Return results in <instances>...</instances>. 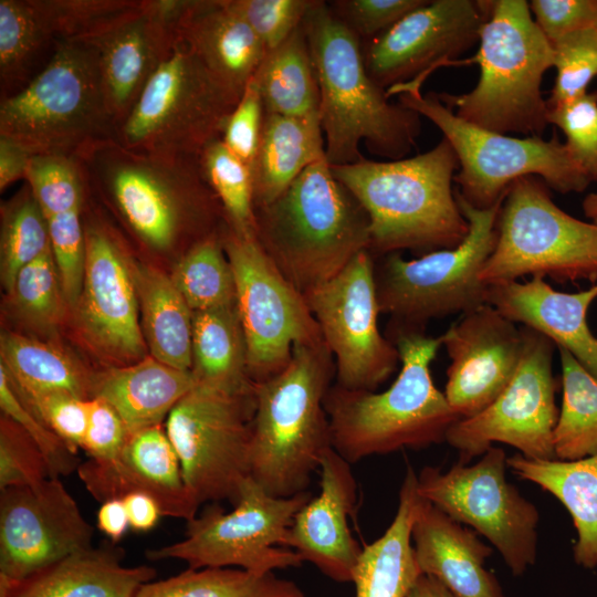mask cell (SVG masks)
Here are the masks:
<instances>
[{
    "label": "cell",
    "instance_id": "cell-22",
    "mask_svg": "<svg viewBox=\"0 0 597 597\" xmlns=\"http://www.w3.org/2000/svg\"><path fill=\"white\" fill-rule=\"evenodd\" d=\"M450 358L444 396L460 419L488 408L513 378L522 354L521 326L485 303L440 335Z\"/></svg>",
    "mask_w": 597,
    "mask_h": 597
},
{
    "label": "cell",
    "instance_id": "cell-12",
    "mask_svg": "<svg viewBox=\"0 0 597 597\" xmlns=\"http://www.w3.org/2000/svg\"><path fill=\"white\" fill-rule=\"evenodd\" d=\"M239 101L177 36L114 138L137 151L199 156Z\"/></svg>",
    "mask_w": 597,
    "mask_h": 597
},
{
    "label": "cell",
    "instance_id": "cell-13",
    "mask_svg": "<svg viewBox=\"0 0 597 597\" xmlns=\"http://www.w3.org/2000/svg\"><path fill=\"white\" fill-rule=\"evenodd\" d=\"M312 498L308 491L273 496L250 476L232 511L209 505L187 522L184 540L148 549L147 558L181 559L193 569L238 566L258 574L298 567L304 561L286 544L295 515Z\"/></svg>",
    "mask_w": 597,
    "mask_h": 597
},
{
    "label": "cell",
    "instance_id": "cell-18",
    "mask_svg": "<svg viewBox=\"0 0 597 597\" xmlns=\"http://www.w3.org/2000/svg\"><path fill=\"white\" fill-rule=\"evenodd\" d=\"M333 355L338 386L376 389L400 365L395 344L378 327L375 262L359 252L338 274L304 294Z\"/></svg>",
    "mask_w": 597,
    "mask_h": 597
},
{
    "label": "cell",
    "instance_id": "cell-15",
    "mask_svg": "<svg viewBox=\"0 0 597 597\" xmlns=\"http://www.w3.org/2000/svg\"><path fill=\"white\" fill-rule=\"evenodd\" d=\"M254 408V390L234 394L197 384L166 418L185 482L200 504L238 501L250 478Z\"/></svg>",
    "mask_w": 597,
    "mask_h": 597
},
{
    "label": "cell",
    "instance_id": "cell-53",
    "mask_svg": "<svg viewBox=\"0 0 597 597\" xmlns=\"http://www.w3.org/2000/svg\"><path fill=\"white\" fill-rule=\"evenodd\" d=\"M21 399L74 453H77L86 432L88 399L66 392H46Z\"/></svg>",
    "mask_w": 597,
    "mask_h": 597
},
{
    "label": "cell",
    "instance_id": "cell-58",
    "mask_svg": "<svg viewBox=\"0 0 597 597\" xmlns=\"http://www.w3.org/2000/svg\"><path fill=\"white\" fill-rule=\"evenodd\" d=\"M129 527L136 532L154 528L163 515L158 503L148 494L133 492L123 498Z\"/></svg>",
    "mask_w": 597,
    "mask_h": 597
},
{
    "label": "cell",
    "instance_id": "cell-5",
    "mask_svg": "<svg viewBox=\"0 0 597 597\" xmlns=\"http://www.w3.org/2000/svg\"><path fill=\"white\" fill-rule=\"evenodd\" d=\"M335 363L325 342L296 345L284 369L254 383L250 476L269 494L289 498L307 491L332 448L324 407Z\"/></svg>",
    "mask_w": 597,
    "mask_h": 597
},
{
    "label": "cell",
    "instance_id": "cell-52",
    "mask_svg": "<svg viewBox=\"0 0 597 597\" xmlns=\"http://www.w3.org/2000/svg\"><path fill=\"white\" fill-rule=\"evenodd\" d=\"M426 0H335L332 12L362 41L380 35Z\"/></svg>",
    "mask_w": 597,
    "mask_h": 597
},
{
    "label": "cell",
    "instance_id": "cell-21",
    "mask_svg": "<svg viewBox=\"0 0 597 597\" xmlns=\"http://www.w3.org/2000/svg\"><path fill=\"white\" fill-rule=\"evenodd\" d=\"M94 530L60 478L0 494V577L22 579L92 547Z\"/></svg>",
    "mask_w": 597,
    "mask_h": 597
},
{
    "label": "cell",
    "instance_id": "cell-38",
    "mask_svg": "<svg viewBox=\"0 0 597 597\" xmlns=\"http://www.w3.org/2000/svg\"><path fill=\"white\" fill-rule=\"evenodd\" d=\"M252 78L265 113L297 117L320 113V88L303 25L266 52Z\"/></svg>",
    "mask_w": 597,
    "mask_h": 597
},
{
    "label": "cell",
    "instance_id": "cell-7",
    "mask_svg": "<svg viewBox=\"0 0 597 597\" xmlns=\"http://www.w3.org/2000/svg\"><path fill=\"white\" fill-rule=\"evenodd\" d=\"M471 60L480 77L469 93L438 94L460 118L499 134L542 137L548 124V105L541 83L554 66V51L525 0H495Z\"/></svg>",
    "mask_w": 597,
    "mask_h": 597
},
{
    "label": "cell",
    "instance_id": "cell-25",
    "mask_svg": "<svg viewBox=\"0 0 597 597\" xmlns=\"http://www.w3.org/2000/svg\"><path fill=\"white\" fill-rule=\"evenodd\" d=\"M320 494L295 515L286 547L338 583H353L363 548L352 535L348 517L357 503V483L346 461L332 447L320 461Z\"/></svg>",
    "mask_w": 597,
    "mask_h": 597
},
{
    "label": "cell",
    "instance_id": "cell-16",
    "mask_svg": "<svg viewBox=\"0 0 597 597\" xmlns=\"http://www.w3.org/2000/svg\"><path fill=\"white\" fill-rule=\"evenodd\" d=\"M222 244L235 282V305L243 329L253 383L279 374L296 345L324 342L304 295L281 273L255 235L228 226Z\"/></svg>",
    "mask_w": 597,
    "mask_h": 597
},
{
    "label": "cell",
    "instance_id": "cell-56",
    "mask_svg": "<svg viewBox=\"0 0 597 597\" xmlns=\"http://www.w3.org/2000/svg\"><path fill=\"white\" fill-rule=\"evenodd\" d=\"M128 430L118 413L103 399H88V418L82 449L90 459L107 461L121 451Z\"/></svg>",
    "mask_w": 597,
    "mask_h": 597
},
{
    "label": "cell",
    "instance_id": "cell-44",
    "mask_svg": "<svg viewBox=\"0 0 597 597\" xmlns=\"http://www.w3.org/2000/svg\"><path fill=\"white\" fill-rule=\"evenodd\" d=\"M25 182L45 219L85 208L90 191L77 158L34 155Z\"/></svg>",
    "mask_w": 597,
    "mask_h": 597
},
{
    "label": "cell",
    "instance_id": "cell-23",
    "mask_svg": "<svg viewBox=\"0 0 597 597\" xmlns=\"http://www.w3.org/2000/svg\"><path fill=\"white\" fill-rule=\"evenodd\" d=\"M187 1L142 0L135 9L83 41L97 50L105 97L116 129L172 50Z\"/></svg>",
    "mask_w": 597,
    "mask_h": 597
},
{
    "label": "cell",
    "instance_id": "cell-4",
    "mask_svg": "<svg viewBox=\"0 0 597 597\" xmlns=\"http://www.w3.org/2000/svg\"><path fill=\"white\" fill-rule=\"evenodd\" d=\"M386 336L400 356L399 374L389 388L376 392L334 384L325 397L332 447L349 463L441 443L460 419L430 373L441 337L422 331H389Z\"/></svg>",
    "mask_w": 597,
    "mask_h": 597
},
{
    "label": "cell",
    "instance_id": "cell-10",
    "mask_svg": "<svg viewBox=\"0 0 597 597\" xmlns=\"http://www.w3.org/2000/svg\"><path fill=\"white\" fill-rule=\"evenodd\" d=\"M469 232L455 248L405 260L399 252L375 265L380 313L388 314V331H422L429 321L464 314L486 303L481 271L496 242V221L504 198L489 209L470 206L455 191Z\"/></svg>",
    "mask_w": 597,
    "mask_h": 597
},
{
    "label": "cell",
    "instance_id": "cell-43",
    "mask_svg": "<svg viewBox=\"0 0 597 597\" xmlns=\"http://www.w3.org/2000/svg\"><path fill=\"white\" fill-rule=\"evenodd\" d=\"M203 176L218 198L227 226L237 234L255 235V209L250 167L218 138L199 155Z\"/></svg>",
    "mask_w": 597,
    "mask_h": 597
},
{
    "label": "cell",
    "instance_id": "cell-26",
    "mask_svg": "<svg viewBox=\"0 0 597 597\" xmlns=\"http://www.w3.org/2000/svg\"><path fill=\"white\" fill-rule=\"evenodd\" d=\"M597 298V283L588 290L564 293L542 276L488 285L486 303L516 324L530 327L569 352L597 378V337L587 311Z\"/></svg>",
    "mask_w": 597,
    "mask_h": 597
},
{
    "label": "cell",
    "instance_id": "cell-51",
    "mask_svg": "<svg viewBox=\"0 0 597 597\" xmlns=\"http://www.w3.org/2000/svg\"><path fill=\"white\" fill-rule=\"evenodd\" d=\"M50 478L44 455L33 439L2 415L0 425V489L33 485Z\"/></svg>",
    "mask_w": 597,
    "mask_h": 597
},
{
    "label": "cell",
    "instance_id": "cell-30",
    "mask_svg": "<svg viewBox=\"0 0 597 597\" xmlns=\"http://www.w3.org/2000/svg\"><path fill=\"white\" fill-rule=\"evenodd\" d=\"M197 384L191 370L177 369L149 355L92 375L91 398L106 401L132 432L163 425Z\"/></svg>",
    "mask_w": 597,
    "mask_h": 597
},
{
    "label": "cell",
    "instance_id": "cell-8",
    "mask_svg": "<svg viewBox=\"0 0 597 597\" xmlns=\"http://www.w3.org/2000/svg\"><path fill=\"white\" fill-rule=\"evenodd\" d=\"M115 132L97 50L83 41L59 42L34 80L0 103V136L33 156L75 158L90 145L114 138Z\"/></svg>",
    "mask_w": 597,
    "mask_h": 597
},
{
    "label": "cell",
    "instance_id": "cell-1",
    "mask_svg": "<svg viewBox=\"0 0 597 597\" xmlns=\"http://www.w3.org/2000/svg\"><path fill=\"white\" fill-rule=\"evenodd\" d=\"M75 158L88 189L103 196L134 238L154 252L167 253L186 240L195 245L226 227L216 226L224 213L199 156L137 151L107 138Z\"/></svg>",
    "mask_w": 597,
    "mask_h": 597
},
{
    "label": "cell",
    "instance_id": "cell-2",
    "mask_svg": "<svg viewBox=\"0 0 597 597\" xmlns=\"http://www.w3.org/2000/svg\"><path fill=\"white\" fill-rule=\"evenodd\" d=\"M320 88V119L325 157L331 166L360 161L359 144L374 155L405 158L420 134V115L388 102L386 91L369 76L362 41L314 0L302 23Z\"/></svg>",
    "mask_w": 597,
    "mask_h": 597
},
{
    "label": "cell",
    "instance_id": "cell-59",
    "mask_svg": "<svg viewBox=\"0 0 597 597\" xmlns=\"http://www.w3.org/2000/svg\"><path fill=\"white\" fill-rule=\"evenodd\" d=\"M97 527L112 542H118L124 536L129 527V521L123 499L102 502L97 512Z\"/></svg>",
    "mask_w": 597,
    "mask_h": 597
},
{
    "label": "cell",
    "instance_id": "cell-50",
    "mask_svg": "<svg viewBox=\"0 0 597 597\" xmlns=\"http://www.w3.org/2000/svg\"><path fill=\"white\" fill-rule=\"evenodd\" d=\"M228 3L249 24L268 52L302 25L314 0H228Z\"/></svg>",
    "mask_w": 597,
    "mask_h": 597
},
{
    "label": "cell",
    "instance_id": "cell-29",
    "mask_svg": "<svg viewBox=\"0 0 597 597\" xmlns=\"http://www.w3.org/2000/svg\"><path fill=\"white\" fill-rule=\"evenodd\" d=\"M123 559L118 547L92 546L22 579L0 577V597H135L156 569L125 566Z\"/></svg>",
    "mask_w": 597,
    "mask_h": 597
},
{
    "label": "cell",
    "instance_id": "cell-9",
    "mask_svg": "<svg viewBox=\"0 0 597 597\" xmlns=\"http://www.w3.org/2000/svg\"><path fill=\"white\" fill-rule=\"evenodd\" d=\"M399 93V104L431 121L453 148L459 172L458 193L476 209L501 201L510 186L524 176H536L561 193L582 192L591 182L565 143L555 135L511 137L473 125L444 105L437 93H420V84L404 83L386 91Z\"/></svg>",
    "mask_w": 597,
    "mask_h": 597
},
{
    "label": "cell",
    "instance_id": "cell-31",
    "mask_svg": "<svg viewBox=\"0 0 597 597\" xmlns=\"http://www.w3.org/2000/svg\"><path fill=\"white\" fill-rule=\"evenodd\" d=\"M326 158L320 113L264 114L251 166L254 209L275 200L311 165Z\"/></svg>",
    "mask_w": 597,
    "mask_h": 597
},
{
    "label": "cell",
    "instance_id": "cell-60",
    "mask_svg": "<svg viewBox=\"0 0 597 597\" xmlns=\"http://www.w3.org/2000/svg\"><path fill=\"white\" fill-rule=\"evenodd\" d=\"M408 597H453L450 591L436 578L420 575Z\"/></svg>",
    "mask_w": 597,
    "mask_h": 597
},
{
    "label": "cell",
    "instance_id": "cell-14",
    "mask_svg": "<svg viewBox=\"0 0 597 597\" xmlns=\"http://www.w3.org/2000/svg\"><path fill=\"white\" fill-rule=\"evenodd\" d=\"M474 464L448 471L425 467L417 475L419 495L454 521L484 536L514 576L536 562L540 513L506 480L507 457L491 447Z\"/></svg>",
    "mask_w": 597,
    "mask_h": 597
},
{
    "label": "cell",
    "instance_id": "cell-39",
    "mask_svg": "<svg viewBox=\"0 0 597 597\" xmlns=\"http://www.w3.org/2000/svg\"><path fill=\"white\" fill-rule=\"evenodd\" d=\"M562 365V406L554 430L558 460L597 454V378L566 349L557 347Z\"/></svg>",
    "mask_w": 597,
    "mask_h": 597
},
{
    "label": "cell",
    "instance_id": "cell-42",
    "mask_svg": "<svg viewBox=\"0 0 597 597\" xmlns=\"http://www.w3.org/2000/svg\"><path fill=\"white\" fill-rule=\"evenodd\" d=\"M49 250L51 240L46 219L25 182L14 197L2 206L0 273L6 292H12L21 269Z\"/></svg>",
    "mask_w": 597,
    "mask_h": 597
},
{
    "label": "cell",
    "instance_id": "cell-24",
    "mask_svg": "<svg viewBox=\"0 0 597 597\" xmlns=\"http://www.w3.org/2000/svg\"><path fill=\"white\" fill-rule=\"evenodd\" d=\"M76 471L101 503L140 492L158 503L163 515L187 522L197 515L200 505L185 482L179 458L163 425L128 432L115 458L88 459Z\"/></svg>",
    "mask_w": 597,
    "mask_h": 597
},
{
    "label": "cell",
    "instance_id": "cell-62",
    "mask_svg": "<svg viewBox=\"0 0 597 597\" xmlns=\"http://www.w3.org/2000/svg\"><path fill=\"white\" fill-rule=\"evenodd\" d=\"M297 597H305V596H304V594L302 593V594H301L300 596H297Z\"/></svg>",
    "mask_w": 597,
    "mask_h": 597
},
{
    "label": "cell",
    "instance_id": "cell-47",
    "mask_svg": "<svg viewBox=\"0 0 597 597\" xmlns=\"http://www.w3.org/2000/svg\"><path fill=\"white\" fill-rule=\"evenodd\" d=\"M548 124L566 136V145L590 181H597V92L548 106Z\"/></svg>",
    "mask_w": 597,
    "mask_h": 597
},
{
    "label": "cell",
    "instance_id": "cell-32",
    "mask_svg": "<svg viewBox=\"0 0 597 597\" xmlns=\"http://www.w3.org/2000/svg\"><path fill=\"white\" fill-rule=\"evenodd\" d=\"M419 499L417 474L408 467L391 524L379 538L363 547L353 578L356 597H408L422 575L411 541Z\"/></svg>",
    "mask_w": 597,
    "mask_h": 597
},
{
    "label": "cell",
    "instance_id": "cell-6",
    "mask_svg": "<svg viewBox=\"0 0 597 597\" xmlns=\"http://www.w3.org/2000/svg\"><path fill=\"white\" fill-rule=\"evenodd\" d=\"M255 237L303 295L370 245L367 213L323 158L272 202L255 208Z\"/></svg>",
    "mask_w": 597,
    "mask_h": 597
},
{
    "label": "cell",
    "instance_id": "cell-27",
    "mask_svg": "<svg viewBox=\"0 0 597 597\" xmlns=\"http://www.w3.org/2000/svg\"><path fill=\"white\" fill-rule=\"evenodd\" d=\"M411 541L421 574L436 578L453 597H506L484 565L492 548L421 496Z\"/></svg>",
    "mask_w": 597,
    "mask_h": 597
},
{
    "label": "cell",
    "instance_id": "cell-49",
    "mask_svg": "<svg viewBox=\"0 0 597 597\" xmlns=\"http://www.w3.org/2000/svg\"><path fill=\"white\" fill-rule=\"evenodd\" d=\"M0 408L4 416L17 422L36 443L45 458L50 478L67 475L77 469L80 463L76 453L25 405L1 366Z\"/></svg>",
    "mask_w": 597,
    "mask_h": 597
},
{
    "label": "cell",
    "instance_id": "cell-19",
    "mask_svg": "<svg viewBox=\"0 0 597 597\" xmlns=\"http://www.w3.org/2000/svg\"><path fill=\"white\" fill-rule=\"evenodd\" d=\"M84 214V212H83ZM85 271L74 315L84 341L117 366L145 358L134 262L118 233L100 216L83 217Z\"/></svg>",
    "mask_w": 597,
    "mask_h": 597
},
{
    "label": "cell",
    "instance_id": "cell-55",
    "mask_svg": "<svg viewBox=\"0 0 597 597\" xmlns=\"http://www.w3.org/2000/svg\"><path fill=\"white\" fill-rule=\"evenodd\" d=\"M530 9L551 43L569 33L597 27V0H532Z\"/></svg>",
    "mask_w": 597,
    "mask_h": 597
},
{
    "label": "cell",
    "instance_id": "cell-34",
    "mask_svg": "<svg viewBox=\"0 0 597 597\" xmlns=\"http://www.w3.org/2000/svg\"><path fill=\"white\" fill-rule=\"evenodd\" d=\"M143 336L157 360L181 370L192 368L193 312L170 275L134 262Z\"/></svg>",
    "mask_w": 597,
    "mask_h": 597
},
{
    "label": "cell",
    "instance_id": "cell-17",
    "mask_svg": "<svg viewBox=\"0 0 597 597\" xmlns=\"http://www.w3.org/2000/svg\"><path fill=\"white\" fill-rule=\"evenodd\" d=\"M523 348L517 369L501 395L480 413L457 420L446 441L462 462L484 454L494 442L514 447L530 459H555L554 430L559 410L552 364L555 344L521 326Z\"/></svg>",
    "mask_w": 597,
    "mask_h": 597
},
{
    "label": "cell",
    "instance_id": "cell-35",
    "mask_svg": "<svg viewBox=\"0 0 597 597\" xmlns=\"http://www.w3.org/2000/svg\"><path fill=\"white\" fill-rule=\"evenodd\" d=\"M191 371L201 385L234 394L253 391L237 305L193 312Z\"/></svg>",
    "mask_w": 597,
    "mask_h": 597
},
{
    "label": "cell",
    "instance_id": "cell-41",
    "mask_svg": "<svg viewBox=\"0 0 597 597\" xmlns=\"http://www.w3.org/2000/svg\"><path fill=\"white\" fill-rule=\"evenodd\" d=\"M222 231L191 247L178 259L170 275L192 312L235 306V282Z\"/></svg>",
    "mask_w": 597,
    "mask_h": 597
},
{
    "label": "cell",
    "instance_id": "cell-20",
    "mask_svg": "<svg viewBox=\"0 0 597 597\" xmlns=\"http://www.w3.org/2000/svg\"><path fill=\"white\" fill-rule=\"evenodd\" d=\"M492 1L433 0L375 39L362 42L369 76L385 91L421 82L436 66L454 64L479 41Z\"/></svg>",
    "mask_w": 597,
    "mask_h": 597
},
{
    "label": "cell",
    "instance_id": "cell-11",
    "mask_svg": "<svg viewBox=\"0 0 597 597\" xmlns=\"http://www.w3.org/2000/svg\"><path fill=\"white\" fill-rule=\"evenodd\" d=\"M496 242L480 279L485 285L525 275L597 283V227L563 211L536 176L516 179L496 221Z\"/></svg>",
    "mask_w": 597,
    "mask_h": 597
},
{
    "label": "cell",
    "instance_id": "cell-36",
    "mask_svg": "<svg viewBox=\"0 0 597 597\" xmlns=\"http://www.w3.org/2000/svg\"><path fill=\"white\" fill-rule=\"evenodd\" d=\"M0 366L21 398L66 392L91 399L92 375L49 343L4 332L0 337Z\"/></svg>",
    "mask_w": 597,
    "mask_h": 597
},
{
    "label": "cell",
    "instance_id": "cell-61",
    "mask_svg": "<svg viewBox=\"0 0 597 597\" xmlns=\"http://www.w3.org/2000/svg\"><path fill=\"white\" fill-rule=\"evenodd\" d=\"M583 209L586 214L597 227V192L589 193L583 201Z\"/></svg>",
    "mask_w": 597,
    "mask_h": 597
},
{
    "label": "cell",
    "instance_id": "cell-40",
    "mask_svg": "<svg viewBox=\"0 0 597 597\" xmlns=\"http://www.w3.org/2000/svg\"><path fill=\"white\" fill-rule=\"evenodd\" d=\"M302 594L291 580L273 572L258 574L229 567L188 568L158 582H148L135 597H297Z\"/></svg>",
    "mask_w": 597,
    "mask_h": 597
},
{
    "label": "cell",
    "instance_id": "cell-33",
    "mask_svg": "<svg viewBox=\"0 0 597 597\" xmlns=\"http://www.w3.org/2000/svg\"><path fill=\"white\" fill-rule=\"evenodd\" d=\"M507 467L517 478L537 484L566 507L578 534L574 559L585 568L597 569V454L566 461L530 459L516 453L507 458Z\"/></svg>",
    "mask_w": 597,
    "mask_h": 597
},
{
    "label": "cell",
    "instance_id": "cell-3",
    "mask_svg": "<svg viewBox=\"0 0 597 597\" xmlns=\"http://www.w3.org/2000/svg\"><path fill=\"white\" fill-rule=\"evenodd\" d=\"M457 155L446 138L432 149L389 161L331 166L364 208L371 254L408 249L423 254L458 247L469 222L452 190Z\"/></svg>",
    "mask_w": 597,
    "mask_h": 597
},
{
    "label": "cell",
    "instance_id": "cell-37",
    "mask_svg": "<svg viewBox=\"0 0 597 597\" xmlns=\"http://www.w3.org/2000/svg\"><path fill=\"white\" fill-rule=\"evenodd\" d=\"M57 43L36 0H0L1 101L34 80L51 61Z\"/></svg>",
    "mask_w": 597,
    "mask_h": 597
},
{
    "label": "cell",
    "instance_id": "cell-57",
    "mask_svg": "<svg viewBox=\"0 0 597 597\" xmlns=\"http://www.w3.org/2000/svg\"><path fill=\"white\" fill-rule=\"evenodd\" d=\"M33 155L19 143L0 136V191L18 180L25 181Z\"/></svg>",
    "mask_w": 597,
    "mask_h": 597
},
{
    "label": "cell",
    "instance_id": "cell-28",
    "mask_svg": "<svg viewBox=\"0 0 597 597\" xmlns=\"http://www.w3.org/2000/svg\"><path fill=\"white\" fill-rule=\"evenodd\" d=\"M177 34L212 76L239 100L266 49L228 0H188Z\"/></svg>",
    "mask_w": 597,
    "mask_h": 597
},
{
    "label": "cell",
    "instance_id": "cell-48",
    "mask_svg": "<svg viewBox=\"0 0 597 597\" xmlns=\"http://www.w3.org/2000/svg\"><path fill=\"white\" fill-rule=\"evenodd\" d=\"M83 211L76 210L46 218L51 250L70 308L74 310L85 271V233Z\"/></svg>",
    "mask_w": 597,
    "mask_h": 597
},
{
    "label": "cell",
    "instance_id": "cell-54",
    "mask_svg": "<svg viewBox=\"0 0 597 597\" xmlns=\"http://www.w3.org/2000/svg\"><path fill=\"white\" fill-rule=\"evenodd\" d=\"M264 107L253 78L229 115L221 140L250 169L254 160L264 121Z\"/></svg>",
    "mask_w": 597,
    "mask_h": 597
},
{
    "label": "cell",
    "instance_id": "cell-45",
    "mask_svg": "<svg viewBox=\"0 0 597 597\" xmlns=\"http://www.w3.org/2000/svg\"><path fill=\"white\" fill-rule=\"evenodd\" d=\"M21 316L40 328H53L63 318L67 305L52 250L18 273L12 292Z\"/></svg>",
    "mask_w": 597,
    "mask_h": 597
},
{
    "label": "cell",
    "instance_id": "cell-46",
    "mask_svg": "<svg viewBox=\"0 0 597 597\" xmlns=\"http://www.w3.org/2000/svg\"><path fill=\"white\" fill-rule=\"evenodd\" d=\"M551 44L556 77L548 106L587 93L597 76V27L569 33Z\"/></svg>",
    "mask_w": 597,
    "mask_h": 597
}]
</instances>
